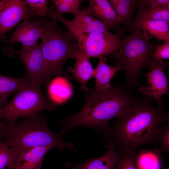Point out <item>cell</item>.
<instances>
[{"mask_svg": "<svg viewBox=\"0 0 169 169\" xmlns=\"http://www.w3.org/2000/svg\"><path fill=\"white\" fill-rule=\"evenodd\" d=\"M117 121L103 138L113 142L118 153L135 150L141 146L157 143V136L161 125L169 121V115L162 103L156 107L152 98L144 97L127 108L116 117Z\"/></svg>", "mask_w": 169, "mask_h": 169, "instance_id": "6da1fadb", "label": "cell"}, {"mask_svg": "<svg viewBox=\"0 0 169 169\" xmlns=\"http://www.w3.org/2000/svg\"><path fill=\"white\" fill-rule=\"evenodd\" d=\"M85 93L82 109L72 116L59 120L63 125L60 132L63 135L69 129L80 126L105 133L109 129L110 121L138 100L130 95L123 85L89 89Z\"/></svg>", "mask_w": 169, "mask_h": 169, "instance_id": "7a4b0ae2", "label": "cell"}, {"mask_svg": "<svg viewBox=\"0 0 169 169\" xmlns=\"http://www.w3.org/2000/svg\"><path fill=\"white\" fill-rule=\"evenodd\" d=\"M48 120L42 114H36L17 122L9 121L1 134V138L7 146L18 151L37 146L57 147L60 151L65 148L76 151L73 144L65 141L61 132H53L48 125Z\"/></svg>", "mask_w": 169, "mask_h": 169, "instance_id": "3957f363", "label": "cell"}, {"mask_svg": "<svg viewBox=\"0 0 169 169\" xmlns=\"http://www.w3.org/2000/svg\"><path fill=\"white\" fill-rule=\"evenodd\" d=\"M130 32L129 35L122 36L120 49L111 56L115 58V66L125 71L126 85L132 90L140 84L141 70L150 69L152 54L159 43L144 38L139 26Z\"/></svg>", "mask_w": 169, "mask_h": 169, "instance_id": "277c9868", "label": "cell"}, {"mask_svg": "<svg viewBox=\"0 0 169 169\" xmlns=\"http://www.w3.org/2000/svg\"><path fill=\"white\" fill-rule=\"evenodd\" d=\"M39 18L44 28L40 45L49 84L54 77L67 76L63 69L64 63L69 58H76L79 48L78 43L72 40L74 38L69 31H64L58 26L57 20L48 21L44 17Z\"/></svg>", "mask_w": 169, "mask_h": 169, "instance_id": "5b68a950", "label": "cell"}, {"mask_svg": "<svg viewBox=\"0 0 169 169\" xmlns=\"http://www.w3.org/2000/svg\"><path fill=\"white\" fill-rule=\"evenodd\" d=\"M41 85L27 79L9 102L0 109V118L9 121L21 117L29 116L44 110H54L57 105L46 100Z\"/></svg>", "mask_w": 169, "mask_h": 169, "instance_id": "8992f818", "label": "cell"}, {"mask_svg": "<svg viewBox=\"0 0 169 169\" xmlns=\"http://www.w3.org/2000/svg\"><path fill=\"white\" fill-rule=\"evenodd\" d=\"M47 16L52 19L63 23L74 38L77 39L80 50H82L88 35L97 32L108 31L109 28L101 21L92 16L88 8H84L74 15V19L69 21L62 15L51 9Z\"/></svg>", "mask_w": 169, "mask_h": 169, "instance_id": "52a82bcc", "label": "cell"}, {"mask_svg": "<svg viewBox=\"0 0 169 169\" xmlns=\"http://www.w3.org/2000/svg\"><path fill=\"white\" fill-rule=\"evenodd\" d=\"M5 54L13 57L16 55L24 65L26 71L24 76L30 82L47 85L45 74L44 60L40 45L16 50L12 47L4 48Z\"/></svg>", "mask_w": 169, "mask_h": 169, "instance_id": "ba28073f", "label": "cell"}, {"mask_svg": "<svg viewBox=\"0 0 169 169\" xmlns=\"http://www.w3.org/2000/svg\"><path fill=\"white\" fill-rule=\"evenodd\" d=\"M125 29L121 27L113 33L109 30L91 33L87 36L82 50L89 59H100L116 52L121 45L122 38Z\"/></svg>", "mask_w": 169, "mask_h": 169, "instance_id": "9c48e42d", "label": "cell"}, {"mask_svg": "<svg viewBox=\"0 0 169 169\" xmlns=\"http://www.w3.org/2000/svg\"><path fill=\"white\" fill-rule=\"evenodd\" d=\"M168 64V62L164 60L152 59L150 70L140 74V77L144 76L146 78L147 86L140 87L138 92L144 97L155 99L157 104L162 103V96L169 93L168 79L164 73Z\"/></svg>", "mask_w": 169, "mask_h": 169, "instance_id": "30bf717a", "label": "cell"}, {"mask_svg": "<svg viewBox=\"0 0 169 169\" xmlns=\"http://www.w3.org/2000/svg\"><path fill=\"white\" fill-rule=\"evenodd\" d=\"M36 16L23 0L0 1V39L5 41V34L22 20H31Z\"/></svg>", "mask_w": 169, "mask_h": 169, "instance_id": "8fae6325", "label": "cell"}, {"mask_svg": "<svg viewBox=\"0 0 169 169\" xmlns=\"http://www.w3.org/2000/svg\"><path fill=\"white\" fill-rule=\"evenodd\" d=\"M43 32L44 28L40 18L33 20H24L9 36L11 38L8 43L10 44L9 46L12 47L17 42L22 43V48L23 49L34 46L38 44V40L41 38Z\"/></svg>", "mask_w": 169, "mask_h": 169, "instance_id": "7c38bea8", "label": "cell"}, {"mask_svg": "<svg viewBox=\"0 0 169 169\" xmlns=\"http://www.w3.org/2000/svg\"><path fill=\"white\" fill-rule=\"evenodd\" d=\"M87 8L92 16L101 21L109 29L116 30L121 27L119 25L121 21L109 1L90 0Z\"/></svg>", "mask_w": 169, "mask_h": 169, "instance_id": "4fadbf2b", "label": "cell"}, {"mask_svg": "<svg viewBox=\"0 0 169 169\" xmlns=\"http://www.w3.org/2000/svg\"><path fill=\"white\" fill-rule=\"evenodd\" d=\"M108 149L102 156L87 160L81 163L72 165L73 169H115L121 157V154L117 152L115 144L109 141Z\"/></svg>", "mask_w": 169, "mask_h": 169, "instance_id": "5bb4252c", "label": "cell"}, {"mask_svg": "<svg viewBox=\"0 0 169 169\" xmlns=\"http://www.w3.org/2000/svg\"><path fill=\"white\" fill-rule=\"evenodd\" d=\"M53 148L37 146L19 150L13 169H41L45 154Z\"/></svg>", "mask_w": 169, "mask_h": 169, "instance_id": "9a60e30c", "label": "cell"}, {"mask_svg": "<svg viewBox=\"0 0 169 169\" xmlns=\"http://www.w3.org/2000/svg\"><path fill=\"white\" fill-rule=\"evenodd\" d=\"M76 58L74 67H69L68 71L74 79L79 82L81 89L85 93L89 90L87 83L93 77L94 69L89 59L82 51L79 50Z\"/></svg>", "mask_w": 169, "mask_h": 169, "instance_id": "2e32d148", "label": "cell"}, {"mask_svg": "<svg viewBox=\"0 0 169 169\" xmlns=\"http://www.w3.org/2000/svg\"><path fill=\"white\" fill-rule=\"evenodd\" d=\"M140 27L144 38L149 40L152 38L159 40H169V23L161 21L146 20L133 24V29Z\"/></svg>", "mask_w": 169, "mask_h": 169, "instance_id": "e0dca14e", "label": "cell"}, {"mask_svg": "<svg viewBox=\"0 0 169 169\" xmlns=\"http://www.w3.org/2000/svg\"><path fill=\"white\" fill-rule=\"evenodd\" d=\"M139 10L133 24L146 20L161 21L169 23V8L155 7L146 4L142 0H137Z\"/></svg>", "mask_w": 169, "mask_h": 169, "instance_id": "ac0fdd59", "label": "cell"}, {"mask_svg": "<svg viewBox=\"0 0 169 169\" xmlns=\"http://www.w3.org/2000/svg\"><path fill=\"white\" fill-rule=\"evenodd\" d=\"M96 68L94 69L93 77L95 80V86L97 89L110 87L111 80L117 71L121 70L117 67H112L106 64L107 58L104 57L99 59Z\"/></svg>", "mask_w": 169, "mask_h": 169, "instance_id": "d6986e66", "label": "cell"}, {"mask_svg": "<svg viewBox=\"0 0 169 169\" xmlns=\"http://www.w3.org/2000/svg\"><path fill=\"white\" fill-rule=\"evenodd\" d=\"M27 80L24 76L17 79L0 74V109L8 104L10 95L16 92Z\"/></svg>", "mask_w": 169, "mask_h": 169, "instance_id": "ffe728a7", "label": "cell"}, {"mask_svg": "<svg viewBox=\"0 0 169 169\" xmlns=\"http://www.w3.org/2000/svg\"><path fill=\"white\" fill-rule=\"evenodd\" d=\"M135 162L137 169H161V162L158 152L141 150L136 153Z\"/></svg>", "mask_w": 169, "mask_h": 169, "instance_id": "44dd1931", "label": "cell"}, {"mask_svg": "<svg viewBox=\"0 0 169 169\" xmlns=\"http://www.w3.org/2000/svg\"><path fill=\"white\" fill-rule=\"evenodd\" d=\"M19 153L18 149L7 146L0 141V169H13Z\"/></svg>", "mask_w": 169, "mask_h": 169, "instance_id": "7402d4cb", "label": "cell"}, {"mask_svg": "<svg viewBox=\"0 0 169 169\" xmlns=\"http://www.w3.org/2000/svg\"><path fill=\"white\" fill-rule=\"evenodd\" d=\"M114 9L117 16L124 25L123 28L130 32L133 30L132 16L134 10L119 3L118 0L109 1Z\"/></svg>", "mask_w": 169, "mask_h": 169, "instance_id": "603a6c76", "label": "cell"}, {"mask_svg": "<svg viewBox=\"0 0 169 169\" xmlns=\"http://www.w3.org/2000/svg\"><path fill=\"white\" fill-rule=\"evenodd\" d=\"M57 13L62 14L70 13L74 15L80 10L81 0H52Z\"/></svg>", "mask_w": 169, "mask_h": 169, "instance_id": "cb8c5ba5", "label": "cell"}, {"mask_svg": "<svg viewBox=\"0 0 169 169\" xmlns=\"http://www.w3.org/2000/svg\"><path fill=\"white\" fill-rule=\"evenodd\" d=\"M24 1L37 16L44 17L50 10L47 6L49 2L47 0H25Z\"/></svg>", "mask_w": 169, "mask_h": 169, "instance_id": "d4e9b609", "label": "cell"}, {"mask_svg": "<svg viewBox=\"0 0 169 169\" xmlns=\"http://www.w3.org/2000/svg\"><path fill=\"white\" fill-rule=\"evenodd\" d=\"M135 150H129L121 153L122 156L115 169H137L135 166Z\"/></svg>", "mask_w": 169, "mask_h": 169, "instance_id": "484cf974", "label": "cell"}, {"mask_svg": "<svg viewBox=\"0 0 169 169\" xmlns=\"http://www.w3.org/2000/svg\"><path fill=\"white\" fill-rule=\"evenodd\" d=\"M169 123H165V125L161 127L157 136V143L161 144L160 149L161 151L168 154L169 151Z\"/></svg>", "mask_w": 169, "mask_h": 169, "instance_id": "4316f807", "label": "cell"}, {"mask_svg": "<svg viewBox=\"0 0 169 169\" xmlns=\"http://www.w3.org/2000/svg\"><path fill=\"white\" fill-rule=\"evenodd\" d=\"M159 44L152 54V59H169V40H165Z\"/></svg>", "mask_w": 169, "mask_h": 169, "instance_id": "83f0119b", "label": "cell"}, {"mask_svg": "<svg viewBox=\"0 0 169 169\" xmlns=\"http://www.w3.org/2000/svg\"><path fill=\"white\" fill-rule=\"evenodd\" d=\"M147 5L155 7L169 8V0H143Z\"/></svg>", "mask_w": 169, "mask_h": 169, "instance_id": "f1b7e54d", "label": "cell"}, {"mask_svg": "<svg viewBox=\"0 0 169 169\" xmlns=\"http://www.w3.org/2000/svg\"><path fill=\"white\" fill-rule=\"evenodd\" d=\"M118 1L124 5L134 10L137 7V0H118Z\"/></svg>", "mask_w": 169, "mask_h": 169, "instance_id": "f546056e", "label": "cell"}, {"mask_svg": "<svg viewBox=\"0 0 169 169\" xmlns=\"http://www.w3.org/2000/svg\"><path fill=\"white\" fill-rule=\"evenodd\" d=\"M6 125H5L1 120L0 118V133L1 135L2 133L4 131L6 127Z\"/></svg>", "mask_w": 169, "mask_h": 169, "instance_id": "4dcf8cb0", "label": "cell"}, {"mask_svg": "<svg viewBox=\"0 0 169 169\" xmlns=\"http://www.w3.org/2000/svg\"><path fill=\"white\" fill-rule=\"evenodd\" d=\"M0 138H1V133H0Z\"/></svg>", "mask_w": 169, "mask_h": 169, "instance_id": "1f68e13d", "label": "cell"}, {"mask_svg": "<svg viewBox=\"0 0 169 169\" xmlns=\"http://www.w3.org/2000/svg\"></svg>", "mask_w": 169, "mask_h": 169, "instance_id": "d6a6232c", "label": "cell"}]
</instances>
